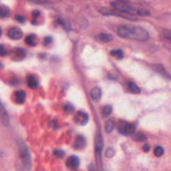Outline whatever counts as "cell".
I'll use <instances>...</instances> for the list:
<instances>
[{
  "instance_id": "20",
  "label": "cell",
  "mask_w": 171,
  "mask_h": 171,
  "mask_svg": "<svg viewBox=\"0 0 171 171\" xmlns=\"http://www.w3.org/2000/svg\"><path fill=\"white\" fill-rule=\"evenodd\" d=\"M155 69L159 72L160 74H161L162 76H165L166 78L168 77L169 79H170V76L169 74L166 73V70H165V68H164L162 66H160V65H156L155 66Z\"/></svg>"
},
{
  "instance_id": "22",
  "label": "cell",
  "mask_w": 171,
  "mask_h": 171,
  "mask_svg": "<svg viewBox=\"0 0 171 171\" xmlns=\"http://www.w3.org/2000/svg\"><path fill=\"white\" fill-rule=\"evenodd\" d=\"M112 112V107L110 105H106V106L103 108V110H102V114L104 116H109Z\"/></svg>"
},
{
  "instance_id": "1",
  "label": "cell",
  "mask_w": 171,
  "mask_h": 171,
  "mask_svg": "<svg viewBox=\"0 0 171 171\" xmlns=\"http://www.w3.org/2000/svg\"><path fill=\"white\" fill-rule=\"evenodd\" d=\"M118 35L122 38L132 39L140 42L146 41L149 38V34L147 31L141 27H130L123 26L118 29Z\"/></svg>"
},
{
  "instance_id": "14",
  "label": "cell",
  "mask_w": 171,
  "mask_h": 171,
  "mask_svg": "<svg viewBox=\"0 0 171 171\" xmlns=\"http://www.w3.org/2000/svg\"><path fill=\"white\" fill-rule=\"evenodd\" d=\"M102 148H103L102 137L100 135H98L96 138V154L98 156H100V154L102 151Z\"/></svg>"
},
{
  "instance_id": "10",
  "label": "cell",
  "mask_w": 171,
  "mask_h": 171,
  "mask_svg": "<svg viewBox=\"0 0 171 171\" xmlns=\"http://www.w3.org/2000/svg\"><path fill=\"white\" fill-rule=\"evenodd\" d=\"M26 93L24 90H18L14 93V100L17 104H22L25 102Z\"/></svg>"
},
{
  "instance_id": "7",
  "label": "cell",
  "mask_w": 171,
  "mask_h": 171,
  "mask_svg": "<svg viewBox=\"0 0 171 171\" xmlns=\"http://www.w3.org/2000/svg\"><path fill=\"white\" fill-rule=\"evenodd\" d=\"M0 121H1L2 124L5 126H8L9 122L8 112H7L5 107L3 106L1 101H0Z\"/></svg>"
},
{
  "instance_id": "28",
  "label": "cell",
  "mask_w": 171,
  "mask_h": 171,
  "mask_svg": "<svg viewBox=\"0 0 171 171\" xmlns=\"http://www.w3.org/2000/svg\"><path fill=\"white\" fill-rule=\"evenodd\" d=\"M8 54V52L6 50L5 47L3 45H0V56H5Z\"/></svg>"
},
{
  "instance_id": "31",
  "label": "cell",
  "mask_w": 171,
  "mask_h": 171,
  "mask_svg": "<svg viewBox=\"0 0 171 171\" xmlns=\"http://www.w3.org/2000/svg\"><path fill=\"white\" fill-rule=\"evenodd\" d=\"M15 19L19 23H24L26 22V18L22 16H16Z\"/></svg>"
},
{
  "instance_id": "25",
  "label": "cell",
  "mask_w": 171,
  "mask_h": 171,
  "mask_svg": "<svg viewBox=\"0 0 171 171\" xmlns=\"http://www.w3.org/2000/svg\"><path fill=\"white\" fill-rule=\"evenodd\" d=\"M115 155V150L112 148H108L106 151V156L108 158H112Z\"/></svg>"
},
{
  "instance_id": "30",
  "label": "cell",
  "mask_w": 171,
  "mask_h": 171,
  "mask_svg": "<svg viewBox=\"0 0 171 171\" xmlns=\"http://www.w3.org/2000/svg\"><path fill=\"white\" fill-rule=\"evenodd\" d=\"M163 35H164V36H165V37H166V38L170 40V39H171V32H170V30H164Z\"/></svg>"
},
{
  "instance_id": "12",
  "label": "cell",
  "mask_w": 171,
  "mask_h": 171,
  "mask_svg": "<svg viewBox=\"0 0 171 171\" xmlns=\"http://www.w3.org/2000/svg\"><path fill=\"white\" fill-rule=\"evenodd\" d=\"M12 56H13L12 58H13V60H22L26 56L25 50L21 49V48L15 49L13 51Z\"/></svg>"
},
{
  "instance_id": "18",
  "label": "cell",
  "mask_w": 171,
  "mask_h": 171,
  "mask_svg": "<svg viewBox=\"0 0 171 171\" xmlns=\"http://www.w3.org/2000/svg\"><path fill=\"white\" fill-rule=\"evenodd\" d=\"M114 128V123L111 120H109L105 124V131L108 134H110Z\"/></svg>"
},
{
  "instance_id": "36",
  "label": "cell",
  "mask_w": 171,
  "mask_h": 171,
  "mask_svg": "<svg viewBox=\"0 0 171 171\" xmlns=\"http://www.w3.org/2000/svg\"><path fill=\"white\" fill-rule=\"evenodd\" d=\"M2 30L1 28H0V37L2 36Z\"/></svg>"
},
{
  "instance_id": "17",
  "label": "cell",
  "mask_w": 171,
  "mask_h": 171,
  "mask_svg": "<svg viewBox=\"0 0 171 171\" xmlns=\"http://www.w3.org/2000/svg\"><path fill=\"white\" fill-rule=\"evenodd\" d=\"M98 38L101 42L108 43L111 42V41L113 40V37L108 33H100V35L98 36Z\"/></svg>"
},
{
  "instance_id": "5",
  "label": "cell",
  "mask_w": 171,
  "mask_h": 171,
  "mask_svg": "<svg viewBox=\"0 0 171 171\" xmlns=\"http://www.w3.org/2000/svg\"><path fill=\"white\" fill-rule=\"evenodd\" d=\"M80 159L78 156L72 155L70 156L66 160V165L68 169L71 170H76L80 166Z\"/></svg>"
},
{
  "instance_id": "3",
  "label": "cell",
  "mask_w": 171,
  "mask_h": 171,
  "mask_svg": "<svg viewBox=\"0 0 171 171\" xmlns=\"http://www.w3.org/2000/svg\"><path fill=\"white\" fill-rule=\"evenodd\" d=\"M19 151L20 158L25 169L30 170L32 167V158L28 146L25 142H21L19 145Z\"/></svg>"
},
{
  "instance_id": "33",
  "label": "cell",
  "mask_w": 171,
  "mask_h": 171,
  "mask_svg": "<svg viewBox=\"0 0 171 171\" xmlns=\"http://www.w3.org/2000/svg\"><path fill=\"white\" fill-rule=\"evenodd\" d=\"M40 12L39 10H34L32 12V16L34 18H37L40 16Z\"/></svg>"
},
{
  "instance_id": "11",
  "label": "cell",
  "mask_w": 171,
  "mask_h": 171,
  "mask_svg": "<svg viewBox=\"0 0 171 171\" xmlns=\"http://www.w3.org/2000/svg\"><path fill=\"white\" fill-rule=\"evenodd\" d=\"M27 84H28V87L32 90L37 89L39 86V82L36 79V77L33 76H30L27 79Z\"/></svg>"
},
{
  "instance_id": "8",
  "label": "cell",
  "mask_w": 171,
  "mask_h": 171,
  "mask_svg": "<svg viewBox=\"0 0 171 171\" xmlns=\"http://www.w3.org/2000/svg\"><path fill=\"white\" fill-rule=\"evenodd\" d=\"M136 127L134 124H126L122 126L119 129V132L122 134L126 135V134H133L135 131Z\"/></svg>"
},
{
  "instance_id": "21",
  "label": "cell",
  "mask_w": 171,
  "mask_h": 171,
  "mask_svg": "<svg viewBox=\"0 0 171 171\" xmlns=\"http://www.w3.org/2000/svg\"><path fill=\"white\" fill-rule=\"evenodd\" d=\"M110 54L114 57H116L118 58V60H120L124 56V53L122 50H112L110 52Z\"/></svg>"
},
{
  "instance_id": "27",
  "label": "cell",
  "mask_w": 171,
  "mask_h": 171,
  "mask_svg": "<svg viewBox=\"0 0 171 171\" xmlns=\"http://www.w3.org/2000/svg\"><path fill=\"white\" fill-rule=\"evenodd\" d=\"M146 138V136H145L142 134H136V136L134 137V140H136V141H141V142L145 141Z\"/></svg>"
},
{
  "instance_id": "37",
  "label": "cell",
  "mask_w": 171,
  "mask_h": 171,
  "mask_svg": "<svg viewBox=\"0 0 171 171\" xmlns=\"http://www.w3.org/2000/svg\"><path fill=\"white\" fill-rule=\"evenodd\" d=\"M2 67H3V65L2 64H0V68H2Z\"/></svg>"
},
{
  "instance_id": "35",
  "label": "cell",
  "mask_w": 171,
  "mask_h": 171,
  "mask_svg": "<svg viewBox=\"0 0 171 171\" xmlns=\"http://www.w3.org/2000/svg\"><path fill=\"white\" fill-rule=\"evenodd\" d=\"M118 1H120V2H128L130 0H118Z\"/></svg>"
},
{
  "instance_id": "23",
  "label": "cell",
  "mask_w": 171,
  "mask_h": 171,
  "mask_svg": "<svg viewBox=\"0 0 171 171\" xmlns=\"http://www.w3.org/2000/svg\"><path fill=\"white\" fill-rule=\"evenodd\" d=\"M154 154L156 157H160L161 156L164 154V149L161 146H156V148L154 150Z\"/></svg>"
},
{
  "instance_id": "26",
  "label": "cell",
  "mask_w": 171,
  "mask_h": 171,
  "mask_svg": "<svg viewBox=\"0 0 171 171\" xmlns=\"http://www.w3.org/2000/svg\"><path fill=\"white\" fill-rule=\"evenodd\" d=\"M64 110H65V111L71 112H73V111H74V108L73 106L70 103H68L67 104L64 105Z\"/></svg>"
},
{
  "instance_id": "9",
  "label": "cell",
  "mask_w": 171,
  "mask_h": 171,
  "mask_svg": "<svg viewBox=\"0 0 171 171\" xmlns=\"http://www.w3.org/2000/svg\"><path fill=\"white\" fill-rule=\"evenodd\" d=\"M86 145V140L84 136L80 135L76 137L75 140L74 148L77 150H81L85 148Z\"/></svg>"
},
{
  "instance_id": "32",
  "label": "cell",
  "mask_w": 171,
  "mask_h": 171,
  "mask_svg": "<svg viewBox=\"0 0 171 171\" xmlns=\"http://www.w3.org/2000/svg\"><path fill=\"white\" fill-rule=\"evenodd\" d=\"M52 42V37H46L45 40H44V44L45 45H48V44Z\"/></svg>"
},
{
  "instance_id": "19",
  "label": "cell",
  "mask_w": 171,
  "mask_h": 171,
  "mask_svg": "<svg viewBox=\"0 0 171 171\" xmlns=\"http://www.w3.org/2000/svg\"><path fill=\"white\" fill-rule=\"evenodd\" d=\"M128 88H129V90L131 91L132 93H133V94H137L141 93V89H140V88H138L134 83H132V82L129 83Z\"/></svg>"
},
{
  "instance_id": "34",
  "label": "cell",
  "mask_w": 171,
  "mask_h": 171,
  "mask_svg": "<svg viewBox=\"0 0 171 171\" xmlns=\"http://www.w3.org/2000/svg\"><path fill=\"white\" fill-rule=\"evenodd\" d=\"M150 149V146L148 145H145V146H143V150L145 151V152H148Z\"/></svg>"
},
{
  "instance_id": "13",
  "label": "cell",
  "mask_w": 171,
  "mask_h": 171,
  "mask_svg": "<svg viewBox=\"0 0 171 171\" xmlns=\"http://www.w3.org/2000/svg\"><path fill=\"white\" fill-rule=\"evenodd\" d=\"M102 96V90L99 87H94L91 91V97L95 101L100 100Z\"/></svg>"
},
{
  "instance_id": "24",
  "label": "cell",
  "mask_w": 171,
  "mask_h": 171,
  "mask_svg": "<svg viewBox=\"0 0 171 171\" xmlns=\"http://www.w3.org/2000/svg\"><path fill=\"white\" fill-rule=\"evenodd\" d=\"M137 15L140 16H147L150 15V12L146 9H138Z\"/></svg>"
},
{
  "instance_id": "6",
  "label": "cell",
  "mask_w": 171,
  "mask_h": 171,
  "mask_svg": "<svg viewBox=\"0 0 171 171\" xmlns=\"http://www.w3.org/2000/svg\"><path fill=\"white\" fill-rule=\"evenodd\" d=\"M74 120L78 124H80V125H85L86 124L89 120V116L86 113L82 111H79L75 116Z\"/></svg>"
},
{
  "instance_id": "16",
  "label": "cell",
  "mask_w": 171,
  "mask_h": 171,
  "mask_svg": "<svg viewBox=\"0 0 171 171\" xmlns=\"http://www.w3.org/2000/svg\"><path fill=\"white\" fill-rule=\"evenodd\" d=\"M36 38H37V36L35 35V34H30V35L26 37L25 42L28 45L30 46H33V47L36 46L37 44L36 42Z\"/></svg>"
},
{
  "instance_id": "2",
  "label": "cell",
  "mask_w": 171,
  "mask_h": 171,
  "mask_svg": "<svg viewBox=\"0 0 171 171\" xmlns=\"http://www.w3.org/2000/svg\"><path fill=\"white\" fill-rule=\"evenodd\" d=\"M111 5L114 9L120 13L125 15H137L138 9L134 8V7L129 4L128 2H114L111 3Z\"/></svg>"
},
{
  "instance_id": "4",
  "label": "cell",
  "mask_w": 171,
  "mask_h": 171,
  "mask_svg": "<svg viewBox=\"0 0 171 171\" xmlns=\"http://www.w3.org/2000/svg\"><path fill=\"white\" fill-rule=\"evenodd\" d=\"M8 36L10 39L13 40H18L22 39L23 36L22 30L18 27H13L10 28L8 32Z\"/></svg>"
},
{
  "instance_id": "29",
  "label": "cell",
  "mask_w": 171,
  "mask_h": 171,
  "mask_svg": "<svg viewBox=\"0 0 171 171\" xmlns=\"http://www.w3.org/2000/svg\"><path fill=\"white\" fill-rule=\"evenodd\" d=\"M54 155L57 156L58 157H59V158H63V156H64V154H65V152L61 150H56L54 152Z\"/></svg>"
},
{
  "instance_id": "15",
  "label": "cell",
  "mask_w": 171,
  "mask_h": 171,
  "mask_svg": "<svg viewBox=\"0 0 171 171\" xmlns=\"http://www.w3.org/2000/svg\"><path fill=\"white\" fill-rule=\"evenodd\" d=\"M11 15L10 9L5 5H2L0 7V18H8Z\"/></svg>"
}]
</instances>
